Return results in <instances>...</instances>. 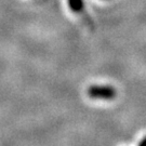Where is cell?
Listing matches in <instances>:
<instances>
[{"label":"cell","instance_id":"6da1fadb","mask_svg":"<svg viewBox=\"0 0 146 146\" xmlns=\"http://www.w3.org/2000/svg\"><path fill=\"white\" fill-rule=\"evenodd\" d=\"M88 95L91 99L114 100L117 95V91L111 86H91L88 89Z\"/></svg>","mask_w":146,"mask_h":146},{"label":"cell","instance_id":"7a4b0ae2","mask_svg":"<svg viewBox=\"0 0 146 146\" xmlns=\"http://www.w3.org/2000/svg\"><path fill=\"white\" fill-rule=\"evenodd\" d=\"M70 9L75 12H80L84 9V1L82 0H68Z\"/></svg>","mask_w":146,"mask_h":146},{"label":"cell","instance_id":"3957f363","mask_svg":"<svg viewBox=\"0 0 146 146\" xmlns=\"http://www.w3.org/2000/svg\"><path fill=\"white\" fill-rule=\"evenodd\" d=\"M139 146H146V136L142 140L141 142H140V144H139Z\"/></svg>","mask_w":146,"mask_h":146}]
</instances>
